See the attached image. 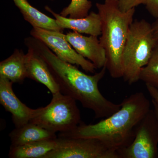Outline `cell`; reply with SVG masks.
I'll return each mask as SVG.
<instances>
[{"instance_id":"cell-1","label":"cell","mask_w":158,"mask_h":158,"mask_svg":"<svg viewBox=\"0 0 158 158\" xmlns=\"http://www.w3.org/2000/svg\"><path fill=\"white\" fill-rule=\"evenodd\" d=\"M26 45L35 49L46 62L56 81L61 93L92 110L96 118L109 117L120 109L116 104L106 98L100 91L99 82L106 74V65L93 75L86 74L74 65L62 61L44 44L34 37L25 40Z\"/></svg>"},{"instance_id":"cell-2","label":"cell","mask_w":158,"mask_h":158,"mask_svg":"<svg viewBox=\"0 0 158 158\" xmlns=\"http://www.w3.org/2000/svg\"><path fill=\"white\" fill-rule=\"evenodd\" d=\"M121 104L119 110L97 123L86 124L82 121L72 131L59 133L58 137L94 138L118 152L131 144L138 126L151 110L150 102L142 92L127 97Z\"/></svg>"},{"instance_id":"cell-3","label":"cell","mask_w":158,"mask_h":158,"mask_svg":"<svg viewBox=\"0 0 158 158\" xmlns=\"http://www.w3.org/2000/svg\"><path fill=\"white\" fill-rule=\"evenodd\" d=\"M96 7L101 19L99 40L106 51L107 69L113 78L123 77V53L135 8L121 11L118 0H105Z\"/></svg>"},{"instance_id":"cell-4","label":"cell","mask_w":158,"mask_h":158,"mask_svg":"<svg viewBox=\"0 0 158 158\" xmlns=\"http://www.w3.org/2000/svg\"><path fill=\"white\" fill-rule=\"evenodd\" d=\"M158 43L152 25L147 21L133 22L122 56L123 77L129 85L140 81L141 71L148 64Z\"/></svg>"},{"instance_id":"cell-5","label":"cell","mask_w":158,"mask_h":158,"mask_svg":"<svg viewBox=\"0 0 158 158\" xmlns=\"http://www.w3.org/2000/svg\"><path fill=\"white\" fill-rule=\"evenodd\" d=\"M81 122L76 101L59 91L52 94L49 104L39 108L30 122L55 133H63L74 129Z\"/></svg>"},{"instance_id":"cell-6","label":"cell","mask_w":158,"mask_h":158,"mask_svg":"<svg viewBox=\"0 0 158 158\" xmlns=\"http://www.w3.org/2000/svg\"><path fill=\"white\" fill-rule=\"evenodd\" d=\"M44 158H119L118 152L94 138H58L56 147Z\"/></svg>"},{"instance_id":"cell-7","label":"cell","mask_w":158,"mask_h":158,"mask_svg":"<svg viewBox=\"0 0 158 158\" xmlns=\"http://www.w3.org/2000/svg\"><path fill=\"white\" fill-rule=\"evenodd\" d=\"M158 120L150 110L142 119L134 141L118 151L119 158H154L158 153Z\"/></svg>"},{"instance_id":"cell-8","label":"cell","mask_w":158,"mask_h":158,"mask_svg":"<svg viewBox=\"0 0 158 158\" xmlns=\"http://www.w3.org/2000/svg\"><path fill=\"white\" fill-rule=\"evenodd\" d=\"M30 34L31 37L44 44L62 61L81 66L86 72L95 73L96 68L94 65L75 50L65 39L63 32L33 27Z\"/></svg>"},{"instance_id":"cell-9","label":"cell","mask_w":158,"mask_h":158,"mask_svg":"<svg viewBox=\"0 0 158 158\" xmlns=\"http://www.w3.org/2000/svg\"><path fill=\"white\" fill-rule=\"evenodd\" d=\"M13 83L0 77V104L7 112L11 113L15 128L29 123L38 113L39 108L31 109L18 98L12 88Z\"/></svg>"},{"instance_id":"cell-10","label":"cell","mask_w":158,"mask_h":158,"mask_svg":"<svg viewBox=\"0 0 158 158\" xmlns=\"http://www.w3.org/2000/svg\"><path fill=\"white\" fill-rule=\"evenodd\" d=\"M98 37L73 31L65 34V39L78 53L92 62L96 69H101L106 65V56Z\"/></svg>"},{"instance_id":"cell-11","label":"cell","mask_w":158,"mask_h":158,"mask_svg":"<svg viewBox=\"0 0 158 158\" xmlns=\"http://www.w3.org/2000/svg\"><path fill=\"white\" fill-rule=\"evenodd\" d=\"M26 54L27 78L40 83L47 87L52 94L60 91V88L46 62L35 49L27 45Z\"/></svg>"},{"instance_id":"cell-12","label":"cell","mask_w":158,"mask_h":158,"mask_svg":"<svg viewBox=\"0 0 158 158\" xmlns=\"http://www.w3.org/2000/svg\"><path fill=\"white\" fill-rule=\"evenodd\" d=\"M45 9L52 15L57 23L62 30L69 29L80 34L97 37L101 34V19L98 12L92 11L86 17L74 19L64 17L57 14L48 6H46Z\"/></svg>"},{"instance_id":"cell-13","label":"cell","mask_w":158,"mask_h":158,"mask_svg":"<svg viewBox=\"0 0 158 158\" xmlns=\"http://www.w3.org/2000/svg\"><path fill=\"white\" fill-rule=\"evenodd\" d=\"M11 146H18L35 141L56 139V133L38 125L29 122L22 127L15 128L9 134Z\"/></svg>"},{"instance_id":"cell-14","label":"cell","mask_w":158,"mask_h":158,"mask_svg":"<svg viewBox=\"0 0 158 158\" xmlns=\"http://www.w3.org/2000/svg\"><path fill=\"white\" fill-rule=\"evenodd\" d=\"M0 77L13 83L21 84L27 78L26 54L21 50L15 49L13 54L0 62Z\"/></svg>"},{"instance_id":"cell-15","label":"cell","mask_w":158,"mask_h":158,"mask_svg":"<svg viewBox=\"0 0 158 158\" xmlns=\"http://www.w3.org/2000/svg\"><path fill=\"white\" fill-rule=\"evenodd\" d=\"M19 9L24 19L33 27L40 28L58 32H63L55 19L52 18L32 6L28 0H12Z\"/></svg>"},{"instance_id":"cell-16","label":"cell","mask_w":158,"mask_h":158,"mask_svg":"<svg viewBox=\"0 0 158 158\" xmlns=\"http://www.w3.org/2000/svg\"><path fill=\"white\" fill-rule=\"evenodd\" d=\"M57 144L58 138L11 146L9 157L10 158H44L47 154L56 147Z\"/></svg>"},{"instance_id":"cell-17","label":"cell","mask_w":158,"mask_h":158,"mask_svg":"<svg viewBox=\"0 0 158 158\" xmlns=\"http://www.w3.org/2000/svg\"><path fill=\"white\" fill-rule=\"evenodd\" d=\"M140 81L158 88V43L148 64L141 71Z\"/></svg>"},{"instance_id":"cell-18","label":"cell","mask_w":158,"mask_h":158,"mask_svg":"<svg viewBox=\"0 0 158 158\" xmlns=\"http://www.w3.org/2000/svg\"><path fill=\"white\" fill-rule=\"evenodd\" d=\"M92 7V2L89 0H71L70 4L60 12L64 17L81 18L86 17Z\"/></svg>"},{"instance_id":"cell-19","label":"cell","mask_w":158,"mask_h":158,"mask_svg":"<svg viewBox=\"0 0 158 158\" xmlns=\"http://www.w3.org/2000/svg\"><path fill=\"white\" fill-rule=\"evenodd\" d=\"M146 0H118V6L121 11H126L141 5H145Z\"/></svg>"},{"instance_id":"cell-20","label":"cell","mask_w":158,"mask_h":158,"mask_svg":"<svg viewBox=\"0 0 158 158\" xmlns=\"http://www.w3.org/2000/svg\"><path fill=\"white\" fill-rule=\"evenodd\" d=\"M145 5L151 15L158 19V0H146Z\"/></svg>"},{"instance_id":"cell-21","label":"cell","mask_w":158,"mask_h":158,"mask_svg":"<svg viewBox=\"0 0 158 158\" xmlns=\"http://www.w3.org/2000/svg\"><path fill=\"white\" fill-rule=\"evenodd\" d=\"M145 85L152 100L155 102L158 106V88L148 84H145Z\"/></svg>"},{"instance_id":"cell-22","label":"cell","mask_w":158,"mask_h":158,"mask_svg":"<svg viewBox=\"0 0 158 158\" xmlns=\"http://www.w3.org/2000/svg\"><path fill=\"white\" fill-rule=\"evenodd\" d=\"M152 27L154 34L158 42V19L152 25Z\"/></svg>"},{"instance_id":"cell-23","label":"cell","mask_w":158,"mask_h":158,"mask_svg":"<svg viewBox=\"0 0 158 158\" xmlns=\"http://www.w3.org/2000/svg\"><path fill=\"white\" fill-rule=\"evenodd\" d=\"M152 102L153 106L154 107V111L155 113L156 117L157 118L158 120V106L156 103L153 100H152Z\"/></svg>"},{"instance_id":"cell-24","label":"cell","mask_w":158,"mask_h":158,"mask_svg":"<svg viewBox=\"0 0 158 158\" xmlns=\"http://www.w3.org/2000/svg\"><path fill=\"white\" fill-rule=\"evenodd\" d=\"M49 1H55V0H49Z\"/></svg>"}]
</instances>
